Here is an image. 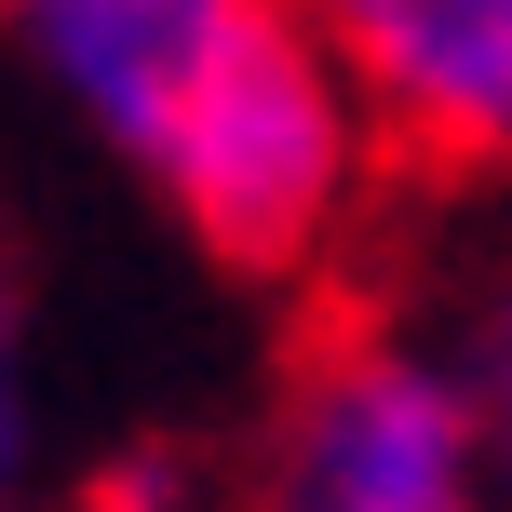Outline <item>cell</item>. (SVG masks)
<instances>
[{"mask_svg":"<svg viewBox=\"0 0 512 512\" xmlns=\"http://www.w3.org/2000/svg\"><path fill=\"white\" fill-rule=\"evenodd\" d=\"M364 95L337 68V41L310 14H283L270 41L216 81L203 108L176 122V149L149 162V189L176 203V230L243 283H297L310 256L337 243L351 216V176H364Z\"/></svg>","mask_w":512,"mask_h":512,"instance_id":"6da1fadb","label":"cell"},{"mask_svg":"<svg viewBox=\"0 0 512 512\" xmlns=\"http://www.w3.org/2000/svg\"><path fill=\"white\" fill-rule=\"evenodd\" d=\"M256 512H499V459L472 432V391L405 337L310 351L297 405L270 432Z\"/></svg>","mask_w":512,"mask_h":512,"instance_id":"7a4b0ae2","label":"cell"},{"mask_svg":"<svg viewBox=\"0 0 512 512\" xmlns=\"http://www.w3.org/2000/svg\"><path fill=\"white\" fill-rule=\"evenodd\" d=\"M283 14H297V0H14L41 81L135 162V176L176 149V122L270 41Z\"/></svg>","mask_w":512,"mask_h":512,"instance_id":"3957f363","label":"cell"},{"mask_svg":"<svg viewBox=\"0 0 512 512\" xmlns=\"http://www.w3.org/2000/svg\"><path fill=\"white\" fill-rule=\"evenodd\" d=\"M364 122L432 176H512V0H297Z\"/></svg>","mask_w":512,"mask_h":512,"instance_id":"277c9868","label":"cell"}]
</instances>
